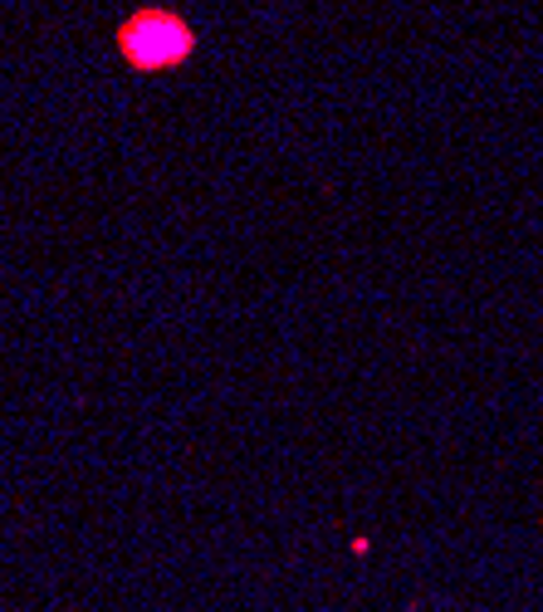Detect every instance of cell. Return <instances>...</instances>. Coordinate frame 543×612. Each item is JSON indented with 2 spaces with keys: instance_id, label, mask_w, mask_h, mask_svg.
Wrapping results in <instances>:
<instances>
[{
  "instance_id": "1",
  "label": "cell",
  "mask_w": 543,
  "mask_h": 612,
  "mask_svg": "<svg viewBox=\"0 0 543 612\" xmlns=\"http://www.w3.org/2000/svg\"><path fill=\"white\" fill-rule=\"evenodd\" d=\"M118 44H123L132 70L152 74V70H172V64H181L196 40H191L187 20L167 15V10H142V15H132L128 25L118 30Z\"/></svg>"
}]
</instances>
